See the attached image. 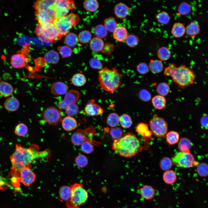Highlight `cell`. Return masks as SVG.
Returning a JSON list of instances; mask_svg holds the SVG:
<instances>
[{
    "label": "cell",
    "mask_w": 208,
    "mask_h": 208,
    "mask_svg": "<svg viewBox=\"0 0 208 208\" xmlns=\"http://www.w3.org/2000/svg\"><path fill=\"white\" fill-rule=\"evenodd\" d=\"M51 155V152L48 149L40 151L39 147L35 144L32 145L29 148L16 144L15 151L10 157L12 170L19 173L25 167L30 168L31 163L35 159L47 158Z\"/></svg>",
    "instance_id": "cell-1"
},
{
    "label": "cell",
    "mask_w": 208,
    "mask_h": 208,
    "mask_svg": "<svg viewBox=\"0 0 208 208\" xmlns=\"http://www.w3.org/2000/svg\"><path fill=\"white\" fill-rule=\"evenodd\" d=\"M75 5L73 0H37L33 6L35 12H44L53 21L68 14Z\"/></svg>",
    "instance_id": "cell-2"
},
{
    "label": "cell",
    "mask_w": 208,
    "mask_h": 208,
    "mask_svg": "<svg viewBox=\"0 0 208 208\" xmlns=\"http://www.w3.org/2000/svg\"><path fill=\"white\" fill-rule=\"evenodd\" d=\"M112 147L117 154L125 157H132L143 149L139 139L131 133L123 134L118 139L114 140Z\"/></svg>",
    "instance_id": "cell-3"
},
{
    "label": "cell",
    "mask_w": 208,
    "mask_h": 208,
    "mask_svg": "<svg viewBox=\"0 0 208 208\" xmlns=\"http://www.w3.org/2000/svg\"><path fill=\"white\" fill-rule=\"evenodd\" d=\"M164 74L165 76H170L173 82L181 89L187 88L193 84L196 75L193 70L184 65L177 67L172 63L165 68Z\"/></svg>",
    "instance_id": "cell-4"
},
{
    "label": "cell",
    "mask_w": 208,
    "mask_h": 208,
    "mask_svg": "<svg viewBox=\"0 0 208 208\" xmlns=\"http://www.w3.org/2000/svg\"><path fill=\"white\" fill-rule=\"evenodd\" d=\"M123 76L116 68L109 69L105 66L99 72L98 81L102 89L112 93L118 88Z\"/></svg>",
    "instance_id": "cell-5"
},
{
    "label": "cell",
    "mask_w": 208,
    "mask_h": 208,
    "mask_svg": "<svg viewBox=\"0 0 208 208\" xmlns=\"http://www.w3.org/2000/svg\"><path fill=\"white\" fill-rule=\"evenodd\" d=\"M71 185V193L69 199L66 202V208H79L85 203L88 194L83 184L75 183Z\"/></svg>",
    "instance_id": "cell-6"
},
{
    "label": "cell",
    "mask_w": 208,
    "mask_h": 208,
    "mask_svg": "<svg viewBox=\"0 0 208 208\" xmlns=\"http://www.w3.org/2000/svg\"><path fill=\"white\" fill-rule=\"evenodd\" d=\"M35 32L39 39L46 43L55 42L62 37L53 23L45 26L38 25L35 28Z\"/></svg>",
    "instance_id": "cell-7"
},
{
    "label": "cell",
    "mask_w": 208,
    "mask_h": 208,
    "mask_svg": "<svg viewBox=\"0 0 208 208\" xmlns=\"http://www.w3.org/2000/svg\"><path fill=\"white\" fill-rule=\"evenodd\" d=\"M79 20L78 15L70 13L64 16L55 19L53 23L62 37L68 33L73 25L78 24Z\"/></svg>",
    "instance_id": "cell-8"
},
{
    "label": "cell",
    "mask_w": 208,
    "mask_h": 208,
    "mask_svg": "<svg viewBox=\"0 0 208 208\" xmlns=\"http://www.w3.org/2000/svg\"><path fill=\"white\" fill-rule=\"evenodd\" d=\"M149 125L154 136L159 138H165L168 131V125L163 118L155 114L149 121Z\"/></svg>",
    "instance_id": "cell-9"
},
{
    "label": "cell",
    "mask_w": 208,
    "mask_h": 208,
    "mask_svg": "<svg viewBox=\"0 0 208 208\" xmlns=\"http://www.w3.org/2000/svg\"><path fill=\"white\" fill-rule=\"evenodd\" d=\"M95 133V129L92 127L84 129H78L71 136L72 142L76 146H80L82 143L86 141L94 143V141L93 140L92 137Z\"/></svg>",
    "instance_id": "cell-10"
},
{
    "label": "cell",
    "mask_w": 208,
    "mask_h": 208,
    "mask_svg": "<svg viewBox=\"0 0 208 208\" xmlns=\"http://www.w3.org/2000/svg\"><path fill=\"white\" fill-rule=\"evenodd\" d=\"M63 114L59 109L54 106H49L44 109L42 114V119L47 123L56 125L61 122Z\"/></svg>",
    "instance_id": "cell-11"
},
{
    "label": "cell",
    "mask_w": 208,
    "mask_h": 208,
    "mask_svg": "<svg viewBox=\"0 0 208 208\" xmlns=\"http://www.w3.org/2000/svg\"><path fill=\"white\" fill-rule=\"evenodd\" d=\"M172 160L175 166L185 168L192 167L195 161L193 156L190 152L180 151L175 154Z\"/></svg>",
    "instance_id": "cell-12"
},
{
    "label": "cell",
    "mask_w": 208,
    "mask_h": 208,
    "mask_svg": "<svg viewBox=\"0 0 208 208\" xmlns=\"http://www.w3.org/2000/svg\"><path fill=\"white\" fill-rule=\"evenodd\" d=\"M20 182L26 186H29L35 181L36 175L30 167H25L19 173Z\"/></svg>",
    "instance_id": "cell-13"
},
{
    "label": "cell",
    "mask_w": 208,
    "mask_h": 208,
    "mask_svg": "<svg viewBox=\"0 0 208 208\" xmlns=\"http://www.w3.org/2000/svg\"><path fill=\"white\" fill-rule=\"evenodd\" d=\"M24 51L14 54L10 58V64L15 68H22L25 66L27 61L28 53L25 54Z\"/></svg>",
    "instance_id": "cell-14"
},
{
    "label": "cell",
    "mask_w": 208,
    "mask_h": 208,
    "mask_svg": "<svg viewBox=\"0 0 208 208\" xmlns=\"http://www.w3.org/2000/svg\"><path fill=\"white\" fill-rule=\"evenodd\" d=\"M84 110L86 114L90 116L100 115L103 112V109L92 99L89 101L86 104Z\"/></svg>",
    "instance_id": "cell-15"
},
{
    "label": "cell",
    "mask_w": 208,
    "mask_h": 208,
    "mask_svg": "<svg viewBox=\"0 0 208 208\" xmlns=\"http://www.w3.org/2000/svg\"><path fill=\"white\" fill-rule=\"evenodd\" d=\"M130 12L129 7L125 3L120 2L116 4L114 7V12L118 18L124 19L129 15Z\"/></svg>",
    "instance_id": "cell-16"
},
{
    "label": "cell",
    "mask_w": 208,
    "mask_h": 208,
    "mask_svg": "<svg viewBox=\"0 0 208 208\" xmlns=\"http://www.w3.org/2000/svg\"><path fill=\"white\" fill-rule=\"evenodd\" d=\"M51 92L56 95L66 94L68 91V86L64 83L57 81L53 83L51 87Z\"/></svg>",
    "instance_id": "cell-17"
},
{
    "label": "cell",
    "mask_w": 208,
    "mask_h": 208,
    "mask_svg": "<svg viewBox=\"0 0 208 208\" xmlns=\"http://www.w3.org/2000/svg\"><path fill=\"white\" fill-rule=\"evenodd\" d=\"M128 35L127 29L123 26L117 27L113 32L114 38L119 42L125 41Z\"/></svg>",
    "instance_id": "cell-18"
},
{
    "label": "cell",
    "mask_w": 208,
    "mask_h": 208,
    "mask_svg": "<svg viewBox=\"0 0 208 208\" xmlns=\"http://www.w3.org/2000/svg\"><path fill=\"white\" fill-rule=\"evenodd\" d=\"M5 109L10 112H14L17 111L20 106L19 101L16 97L11 96L8 97L5 101L4 103Z\"/></svg>",
    "instance_id": "cell-19"
},
{
    "label": "cell",
    "mask_w": 208,
    "mask_h": 208,
    "mask_svg": "<svg viewBox=\"0 0 208 208\" xmlns=\"http://www.w3.org/2000/svg\"><path fill=\"white\" fill-rule=\"evenodd\" d=\"M185 32L187 36L191 38L199 34L200 28L198 22L195 21L191 22L186 27Z\"/></svg>",
    "instance_id": "cell-20"
},
{
    "label": "cell",
    "mask_w": 208,
    "mask_h": 208,
    "mask_svg": "<svg viewBox=\"0 0 208 208\" xmlns=\"http://www.w3.org/2000/svg\"><path fill=\"white\" fill-rule=\"evenodd\" d=\"M61 122L63 128L67 131H72L77 126V121L73 117L67 116L63 118Z\"/></svg>",
    "instance_id": "cell-21"
},
{
    "label": "cell",
    "mask_w": 208,
    "mask_h": 208,
    "mask_svg": "<svg viewBox=\"0 0 208 208\" xmlns=\"http://www.w3.org/2000/svg\"><path fill=\"white\" fill-rule=\"evenodd\" d=\"M79 96L80 93L78 91L71 90L68 91L65 94L63 100L68 106L70 104L76 103L79 100Z\"/></svg>",
    "instance_id": "cell-22"
},
{
    "label": "cell",
    "mask_w": 208,
    "mask_h": 208,
    "mask_svg": "<svg viewBox=\"0 0 208 208\" xmlns=\"http://www.w3.org/2000/svg\"><path fill=\"white\" fill-rule=\"evenodd\" d=\"M89 42L90 49L96 52H101L105 45L104 42L102 39L96 37L92 38Z\"/></svg>",
    "instance_id": "cell-23"
},
{
    "label": "cell",
    "mask_w": 208,
    "mask_h": 208,
    "mask_svg": "<svg viewBox=\"0 0 208 208\" xmlns=\"http://www.w3.org/2000/svg\"><path fill=\"white\" fill-rule=\"evenodd\" d=\"M14 89L12 85L8 82H0V94L5 97L10 96L13 93Z\"/></svg>",
    "instance_id": "cell-24"
},
{
    "label": "cell",
    "mask_w": 208,
    "mask_h": 208,
    "mask_svg": "<svg viewBox=\"0 0 208 208\" xmlns=\"http://www.w3.org/2000/svg\"><path fill=\"white\" fill-rule=\"evenodd\" d=\"M141 196L147 200H150L153 198L155 194V189L151 186L145 185L140 189Z\"/></svg>",
    "instance_id": "cell-25"
},
{
    "label": "cell",
    "mask_w": 208,
    "mask_h": 208,
    "mask_svg": "<svg viewBox=\"0 0 208 208\" xmlns=\"http://www.w3.org/2000/svg\"><path fill=\"white\" fill-rule=\"evenodd\" d=\"M193 145L191 141L186 138H182L179 140L178 144V148L180 152H190V150Z\"/></svg>",
    "instance_id": "cell-26"
},
{
    "label": "cell",
    "mask_w": 208,
    "mask_h": 208,
    "mask_svg": "<svg viewBox=\"0 0 208 208\" xmlns=\"http://www.w3.org/2000/svg\"><path fill=\"white\" fill-rule=\"evenodd\" d=\"M185 31V28L181 23L177 22L173 25L171 33L173 36L175 38H179L182 37Z\"/></svg>",
    "instance_id": "cell-27"
},
{
    "label": "cell",
    "mask_w": 208,
    "mask_h": 208,
    "mask_svg": "<svg viewBox=\"0 0 208 208\" xmlns=\"http://www.w3.org/2000/svg\"><path fill=\"white\" fill-rule=\"evenodd\" d=\"M148 66L149 69L153 74L159 73L162 72L163 69V64L160 60H151Z\"/></svg>",
    "instance_id": "cell-28"
},
{
    "label": "cell",
    "mask_w": 208,
    "mask_h": 208,
    "mask_svg": "<svg viewBox=\"0 0 208 208\" xmlns=\"http://www.w3.org/2000/svg\"><path fill=\"white\" fill-rule=\"evenodd\" d=\"M44 58L47 63L56 64L59 62V56L57 51L51 50L45 53L44 55Z\"/></svg>",
    "instance_id": "cell-29"
},
{
    "label": "cell",
    "mask_w": 208,
    "mask_h": 208,
    "mask_svg": "<svg viewBox=\"0 0 208 208\" xmlns=\"http://www.w3.org/2000/svg\"><path fill=\"white\" fill-rule=\"evenodd\" d=\"M153 107L158 109H161L166 106V100L164 96L157 95L154 96L152 99Z\"/></svg>",
    "instance_id": "cell-30"
},
{
    "label": "cell",
    "mask_w": 208,
    "mask_h": 208,
    "mask_svg": "<svg viewBox=\"0 0 208 208\" xmlns=\"http://www.w3.org/2000/svg\"><path fill=\"white\" fill-rule=\"evenodd\" d=\"M163 179L164 182L168 185L172 184L176 181L177 176L175 172L171 170H169L164 173Z\"/></svg>",
    "instance_id": "cell-31"
},
{
    "label": "cell",
    "mask_w": 208,
    "mask_h": 208,
    "mask_svg": "<svg viewBox=\"0 0 208 208\" xmlns=\"http://www.w3.org/2000/svg\"><path fill=\"white\" fill-rule=\"evenodd\" d=\"M64 39V42L66 45L70 47H73L76 46L79 41L77 35L73 33H68Z\"/></svg>",
    "instance_id": "cell-32"
},
{
    "label": "cell",
    "mask_w": 208,
    "mask_h": 208,
    "mask_svg": "<svg viewBox=\"0 0 208 208\" xmlns=\"http://www.w3.org/2000/svg\"><path fill=\"white\" fill-rule=\"evenodd\" d=\"M83 5L86 10L91 12L96 11L99 7V4L97 0H85Z\"/></svg>",
    "instance_id": "cell-33"
},
{
    "label": "cell",
    "mask_w": 208,
    "mask_h": 208,
    "mask_svg": "<svg viewBox=\"0 0 208 208\" xmlns=\"http://www.w3.org/2000/svg\"><path fill=\"white\" fill-rule=\"evenodd\" d=\"M86 79L85 76L81 73L75 74L72 77L71 82L73 85L77 87H81L86 83Z\"/></svg>",
    "instance_id": "cell-34"
},
{
    "label": "cell",
    "mask_w": 208,
    "mask_h": 208,
    "mask_svg": "<svg viewBox=\"0 0 208 208\" xmlns=\"http://www.w3.org/2000/svg\"><path fill=\"white\" fill-rule=\"evenodd\" d=\"M71 193V185H64L61 187L59 190V196L63 201H66L70 198Z\"/></svg>",
    "instance_id": "cell-35"
},
{
    "label": "cell",
    "mask_w": 208,
    "mask_h": 208,
    "mask_svg": "<svg viewBox=\"0 0 208 208\" xmlns=\"http://www.w3.org/2000/svg\"><path fill=\"white\" fill-rule=\"evenodd\" d=\"M117 25L116 21L114 17L107 18L104 21V26L107 31L110 32H113L117 27Z\"/></svg>",
    "instance_id": "cell-36"
},
{
    "label": "cell",
    "mask_w": 208,
    "mask_h": 208,
    "mask_svg": "<svg viewBox=\"0 0 208 208\" xmlns=\"http://www.w3.org/2000/svg\"><path fill=\"white\" fill-rule=\"evenodd\" d=\"M157 55L161 61H166L170 58L171 53L167 47H163L159 49L157 52Z\"/></svg>",
    "instance_id": "cell-37"
},
{
    "label": "cell",
    "mask_w": 208,
    "mask_h": 208,
    "mask_svg": "<svg viewBox=\"0 0 208 208\" xmlns=\"http://www.w3.org/2000/svg\"><path fill=\"white\" fill-rule=\"evenodd\" d=\"M165 137L167 142L172 145L177 143L179 141V135L177 131H172L167 133Z\"/></svg>",
    "instance_id": "cell-38"
},
{
    "label": "cell",
    "mask_w": 208,
    "mask_h": 208,
    "mask_svg": "<svg viewBox=\"0 0 208 208\" xmlns=\"http://www.w3.org/2000/svg\"><path fill=\"white\" fill-rule=\"evenodd\" d=\"M94 33L96 37L101 38H105L107 34V31L104 25L99 24L94 28Z\"/></svg>",
    "instance_id": "cell-39"
},
{
    "label": "cell",
    "mask_w": 208,
    "mask_h": 208,
    "mask_svg": "<svg viewBox=\"0 0 208 208\" xmlns=\"http://www.w3.org/2000/svg\"><path fill=\"white\" fill-rule=\"evenodd\" d=\"M65 110V113L68 116L73 117L79 113V109L78 106L74 103L68 105Z\"/></svg>",
    "instance_id": "cell-40"
},
{
    "label": "cell",
    "mask_w": 208,
    "mask_h": 208,
    "mask_svg": "<svg viewBox=\"0 0 208 208\" xmlns=\"http://www.w3.org/2000/svg\"><path fill=\"white\" fill-rule=\"evenodd\" d=\"M78 37L79 42L81 43L86 44L90 42L92 38V36L90 31L84 30L79 33Z\"/></svg>",
    "instance_id": "cell-41"
},
{
    "label": "cell",
    "mask_w": 208,
    "mask_h": 208,
    "mask_svg": "<svg viewBox=\"0 0 208 208\" xmlns=\"http://www.w3.org/2000/svg\"><path fill=\"white\" fill-rule=\"evenodd\" d=\"M159 166L161 169L164 171L170 170L172 167L173 163L170 158L168 157H164L160 160Z\"/></svg>",
    "instance_id": "cell-42"
},
{
    "label": "cell",
    "mask_w": 208,
    "mask_h": 208,
    "mask_svg": "<svg viewBox=\"0 0 208 208\" xmlns=\"http://www.w3.org/2000/svg\"><path fill=\"white\" fill-rule=\"evenodd\" d=\"M120 117L116 113H113L109 114L107 120V123L110 127H114L117 126L119 123Z\"/></svg>",
    "instance_id": "cell-43"
},
{
    "label": "cell",
    "mask_w": 208,
    "mask_h": 208,
    "mask_svg": "<svg viewBox=\"0 0 208 208\" xmlns=\"http://www.w3.org/2000/svg\"><path fill=\"white\" fill-rule=\"evenodd\" d=\"M119 122L121 126L125 129L130 127L132 124L131 117L126 114H122L120 117Z\"/></svg>",
    "instance_id": "cell-44"
},
{
    "label": "cell",
    "mask_w": 208,
    "mask_h": 208,
    "mask_svg": "<svg viewBox=\"0 0 208 208\" xmlns=\"http://www.w3.org/2000/svg\"><path fill=\"white\" fill-rule=\"evenodd\" d=\"M157 21L161 24L166 25L169 22L170 17L168 13L165 11H162L158 14L156 16Z\"/></svg>",
    "instance_id": "cell-45"
},
{
    "label": "cell",
    "mask_w": 208,
    "mask_h": 208,
    "mask_svg": "<svg viewBox=\"0 0 208 208\" xmlns=\"http://www.w3.org/2000/svg\"><path fill=\"white\" fill-rule=\"evenodd\" d=\"M170 87L166 83L162 82L159 83L157 87L156 91L159 95L165 96L169 93Z\"/></svg>",
    "instance_id": "cell-46"
},
{
    "label": "cell",
    "mask_w": 208,
    "mask_h": 208,
    "mask_svg": "<svg viewBox=\"0 0 208 208\" xmlns=\"http://www.w3.org/2000/svg\"><path fill=\"white\" fill-rule=\"evenodd\" d=\"M192 10L191 7L188 3L183 2L179 5L178 11V14L182 15H186L190 13Z\"/></svg>",
    "instance_id": "cell-47"
},
{
    "label": "cell",
    "mask_w": 208,
    "mask_h": 208,
    "mask_svg": "<svg viewBox=\"0 0 208 208\" xmlns=\"http://www.w3.org/2000/svg\"><path fill=\"white\" fill-rule=\"evenodd\" d=\"M127 44L129 47L133 48L138 44L139 39L138 37L135 35L131 34L128 35L125 40Z\"/></svg>",
    "instance_id": "cell-48"
},
{
    "label": "cell",
    "mask_w": 208,
    "mask_h": 208,
    "mask_svg": "<svg viewBox=\"0 0 208 208\" xmlns=\"http://www.w3.org/2000/svg\"><path fill=\"white\" fill-rule=\"evenodd\" d=\"M136 129L137 132L144 136H150L151 134V131L148 129L147 125L144 123L139 124L136 127Z\"/></svg>",
    "instance_id": "cell-49"
},
{
    "label": "cell",
    "mask_w": 208,
    "mask_h": 208,
    "mask_svg": "<svg viewBox=\"0 0 208 208\" xmlns=\"http://www.w3.org/2000/svg\"><path fill=\"white\" fill-rule=\"evenodd\" d=\"M28 131L27 126L24 123H21L18 124L16 126L14 133L19 136H23L26 135Z\"/></svg>",
    "instance_id": "cell-50"
},
{
    "label": "cell",
    "mask_w": 208,
    "mask_h": 208,
    "mask_svg": "<svg viewBox=\"0 0 208 208\" xmlns=\"http://www.w3.org/2000/svg\"><path fill=\"white\" fill-rule=\"evenodd\" d=\"M196 171L198 174L202 177H205L208 174V165L205 163L200 164L197 166Z\"/></svg>",
    "instance_id": "cell-51"
},
{
    "label": "cell",
    "mask_w": 208,
    "mask_h": 208,
    "mask_svg": "<svg viewBox=\"0 0 208 208\" xmlns=\"http://www.w3.org/2000/svg\"><path fill=\"white\" fill-rule=\"evenodd\" d=\"M94 143L88 141L83 142L80 145L81 150L84 153L90 154L94 151Z\"/></svg>",
    "instance_id": "cell-52"
},
{
    "label": "cell",
    "mask_w": 208,
    "mask_h": 208,
    "mask_svg": "<svg viewBox=\"0 0 208 208\" xmlns=\"http://www.w3.org/2000/svg\"><path fill=\"white\" fill-rule=\"evenodd\" d=\"M57 50L61 55L65 58L70 57L72 53L71 49L67 45L59 46L57 47Z\"/></svg>",
    "instance_id": "cell-53"
},
{
    "label": "cell",
    "mask_w": 208,
    "mask_h": 208,
    "mask_svg": "<svg viewBox=\"0 0 208 208\" xmlns=\"http://www.w3.org/2000/svg\"><path fill=\"white\" fill-rule=\"evenodd\" d=\"M75 162L79 167L84 168L88 164V159L84 155H79L76 157Z\"/></svg>",
    "instance_id": "cell-54"
},
{
    "label": "cell",
    "mask_w": 208,
    "mask_h": 208,
    "mask_svg": "<svg viewBox=\"0 0 208 208\" xmlns=\"http://www.w3.org/2000/svg\"><path fill=\"white\" fill-rule=\"evenodd\" d=\"M91 67L94 69L100 70L103 68V65L100 60L98 58L94 57L90 59L89 62Z\"/></svg>",
    "instance_id": "cell-55"
},
{
    "label": "cell",
    "mask_w": 208,
    "mask_h": 208,
    "mask_svg": "<svg viewBox=\"0 0 208 208\" xmlns=\"http://www.w3.org/2000/svg\"><path fill=\"white\" fill-rule=\"evenodd\" d=\"M110 134L114 140H118L122 135V131L119 127H115L111 129Z\"/></svg>",
    "instance_id": "cell-56"
},
{
    "label": "cell",
    "mask_w": 208,
    "mask_h": 208,
    "mask_svg": "<svg viewBox=\"0 0 208 208\" xmlns=\"http://www.w3.org/2000/svg\"><path fill=\"white\" fill-rule=\"evenodd\" d=\"M137 71L140 74L145 75L149 71L148 66L145 62H142L139 63L136 66Z\"/></svg>",
    "instance_id": "cell-57"
},
{
    "label": "cell",
    "mask_w": 208,
    "mask_h": 208,
    "mask_svg": "<svg viewBox=\"0 0 208 208\" xmlns=\"http://www.w3.org/2000/svg\"><path fill=\"white\" fill-rule=\"evenodd\" d=\"M139 97L142 101L147 102L151 99V96L148 91L144 89L142 90L139 92Z\"/></svg>",
    "instance_id": "cell-58"
},
{
    "label": "cell",
    "mask_w": 208,
    "mask_h": 208,
    "mask_svg": "<svg viewBox=\"0 0 208 208\" xmlns=\"http://www.w3.org/2000/svg\"><path fill=\"white\" fill-rule=\"evenodd\" d=\"M114 46L110 43H107L105 45L101 52L104 54L110 56L114 49Z\"/></svg>",
    "instance_id": "cell-59"
},
{
    "label": "cell",
    "mask_w": 208,
    "mask_h": 208,
    "mask_svg": "<svg viewBox=\"0 0 208 208\" xmlns=\"http://www.w3.org/2000/svg\"><path fill=\"white\" fill-rule=\"evenodd\" d=\"M200 123L201 127L204 129H208V115L204 114L200 118Z\"/></svg>",
    "instance_id": "cell-60"
},
{
    "label": "cell",
    "mask_w": 208,
    "mask_h": 208,
    "mask_svg": "<svg viewBox=\"0 0 208 208\" xmlns=\"http://www.w3.org/2000/svg\"><path fill=\"white\" fill-rule=\"evenodd\" d=\"M7 186V183L4 178L0 175V189H3Z\"/></svg>",
    "instance_id": "cell-61"
},
{
    "label": "cell",
    "mask_w": 208,
    "mask_h": 208,
    "mask_svg": "<svg viewBox=\"0 0 208 208\" xmlns=\"http://www.w3.org/2000/svg\"><path fill=\"white\" fill-rule=\"evenodd\" d=\"M58 106L60 109L65 110L68 105L66 104L63 100H62L58 102Z\"/></svg>",
    "instance_id": "cell-62"
},
{
    "label": "cell",
    "mask_w": 208,
    "mask_h": 208,
    "mask_svg": "<svg viewBox=\"0 0 208 208\" xmlns=\"http://www.w3.org/2000/svg\"></svg>",
    "instance_id": "cell-63"
}]
</instances>
